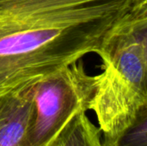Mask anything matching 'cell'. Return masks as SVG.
<instances>
[{
  "label": "cell",
  "instance_id": "6",
  "mask_svg": "<svg viewBox=\"0 0 147 146\" xmlns=\"http://www.w3.org/2000/svg\"><path fill=\"white\" fill-rule=\"evenodd\" d=\"M115 146H147V109L122 133Z\"/></svg>",
  "mask_w": 147,
  "mask_h": 146
},
{
  "label": "cell",
  "instance_id": "5",
  "mask_svg": "<svg viewBox=\"0 0 147 146\" xmlns=\"http://www.w3.org/2000/svg\"><path fill=\"white\" fill-rule=\"evenodd\" d=\"M52 146H104L102 132L86 112L77 114L61 131Z\"/></svg>",
  "mask_w": 147,
  "mask_h": 146
},
{
  "label": "cell",
  "instance_id": "2",
  "mask_svg": "<svg viewBox=\"0 0 147 146\" xmlns=\"http://www.w3.org/2000/svg\"><path fill=\"white\" fill-rule=\"evenodd\" d=\"M96 54L102 71L96 75L89 110L96 117L104 146H115L147 109V0L113 28Z\"/></svg>",
  "mask_w": 147,
  "mask_h": 146
},
{
  "label": "cell",
  "instance_id": "3",
  "mask_svg": "<svg viewBox=\"0 0 147 146\" xmlns=\"http://www.w3.org/2000/svg\"><path fill=\"white\" fill-rule=\"evenodd\" d=\"M95 89L96 76L89 74L82 59L35 83L30 146L53 145L77 114L89 110Z\"/></svg>",
  "mask_w": 147,
  "mask_h": 146
},
{
  "label": "cell",
  "instance_id": "4",
  "mask_svg": "<svg viewBox=\"0 0 147 146\" xmlns=\"http://www.w3.org/2000/svg\"><path fill=\"white\" fill-rule=\"evenodd\" d=\"M34 117L32 88L0 96V146H30Z\"/></svg>",
  "mask_w": 147,
  "mask_h": 146
},
{
  "label": "cell",
  "instance_id": "1",
  "mask_svg": "<svg viewBox=\"0 0 147 146\" xmlns=\"http://www.w3.org/2000/svg\"><path fill=\"white\" fill-rule=\"evenodd\" d=\"M142 0H0V96L90 53Z\"/></svg>",
  "mask_w": 147,
  "mask_h": 146
}]
</instances>
